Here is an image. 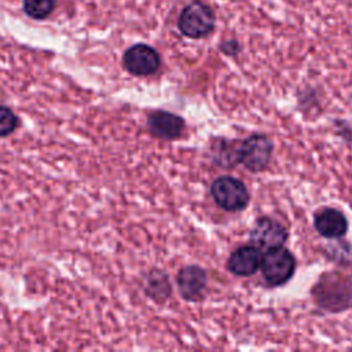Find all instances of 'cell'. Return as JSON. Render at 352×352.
<instances>
[{
    "label": "cell",
    "mask_w": 352,
    "mask_h": 352,
    "mask_svg": "<svg viewBox=\"0 0 352 352\" xmlns=\"http://www.w3.org/2000/svg\"><path fill=\"white\" fill-rule=\"evenodd\" d=\"M214 11L204 1L195 0L187 4L177 19L179 30L190 38H202L210 34L214 29Z\"/></svg>",
    "instance_id": "1"
},
{
    "label": "cell",
    "mask_w": 352,
    "mask_h": 352,
    "mask_svg": "<svg viewBox=\"0 0 352 352\" xmlns=\"http://www.w3.org/2000/svg\"><path fill=\"white\" fill-rule=\"evenodd\" d=\"M210 194L214 202L228 212L245 209L250 199L246 186L232 176H221L216 179L210 186Z\"/></svg>",
    "instance_id": "2"
},
{
    "label": "cell",
    "mask_w": 352,
    "mask_h": 352,
    "mask_svg": "<svg viewBox=\"0 0 352 352\" xmlns=\"http://www.w3.org/2000/svg\"><path fill=\"white\" fill-rule=\"evenodd\" d=\"M296 260L293 254L279 246L265 252L261 260V272L265 282L271 286H280L286 283L294 274Z\"/></svg>",
    "instance_id": "3"
},
{
    "label": "cell",
    "mask_w": 352,
    "mask_h": 352,
    "mask_svg": "<svg viewBox=\"0 0 352 352\" xmlns=\"http://www.w3.org/2000/svg\"><path fill=\"white\" fill-rule=\"evenodd\" d=\"M272 143L264 135H252L236 147V160L252 172L263 170L271 161Z\"/></svg>",
    "instance_id": "4"
},
{
    "label": "cell",
    "mask_w": 352,
    "mask_h": 352,
    "mask_svg": "<svg viewBox=\"0 0 352 352\" xmlns=\"http://www.w3.org/2000/svg\"><path fill=\"white\" fill-rule=\"evenodd\" d=\"M124 67L133 76L154 74L161 63L158 52L147 44H135L128 48L122 58Z\"/></svg>",
    "instance_id": "5"
},
{
    "label": "cell",
    "mask_w": 352,
    "mask_h": 352,
    "mask_svg": "<svg viewBox=\"0 0 352 352\" xmlns=\"http://www.w3.org/2000/svg\"><path fill=\"white\" fill-rule=\"evenodd\" d=\"M287 238L285 227L270 217H261L252 228L250 239L253 245L260 250H270L279 248Z\"/></svg>",
    "instance_id": "6"
},
{
    "label": "cell",
    "mask_w": 352,
    "mask_h": 352,
    "mask_svg": "<svg viewBox=\"0 0 352 352\" xmlns=\"http://www.w3.org/2000/svg\"><path fill=\"white\" fill-rule=\"evenodd\" d=\"M147 126L153 136L164 140H173L182 135L184 120L173 113L158 110L148 116Z\"/></svg>",
    "instance_id": "7"
},
{
    "label": "cell",
    "mask_w": 352,
    "mask_h": 352,
    "mask_svg": "<svg viewBox=\"0 0 352 352\" xmlns=\"http://www.w3.org/2000/svg\"><path fill=\"white\" fill-rule=\"evenodd\" d=\"M176 282L182 297L195 301L201 298L206 287V272L198 265H187L179 271Z\"/></svg>",
    "instance_id": "8"
},
{
    "label": "cell",
    "mask_w": 352,
    "mask_h": 352,
    "mask_svg": "<svg viewBox=\"0 0 352 352\" xmlns=\"http://www.w3.org/2000/svg\"><path fill=\"white\" fill-rule=\"evenodd\" d=\"M316 231L324 238H341L348 231V220L342 212L333 208H323L314 219Z\"/></svg>",
    "instance_id": "9"
},
{
    "label": "cell",
    "mask_w": 352,
    "mask_h": 352,
    "mask_svg": "<svg viewBox=\"0 0 352 352\" xmlns=\"http://www.w3.org/2000/svg\"><path fill=\"white\" fill-rule=\"evenodd\" d=\"M260 249L253 246H241L234 250L228 258V270L238 276H250L261 267Z\"/></svg>",
    "instance_id": "10"
},
{
    "label": "cell",
    "mask_w": 352,
    "mask_h": 352,
    "mask_svg": "<svg viewBox=\"0 0 352 352\" xmlns=\"http://www.w3.org/2000/svg\"><path fill=\"white\" fill-rule=\"evenodd\" d=\"M146 293L155 301H164L170 293L168 276L164 272L154 271L148 275L146 283Z\"/></svg>",
    "instance_id": "11"
},
{
    "label": "cell",
    "mask_w": 352,
    "mask_h": 352,
    "mask_svg": "<svg viewBox=\"0 0 352 352\" xmlns=\"http://www.w3.org/2000/svg\"><path fill=\"white\" fill-rule=\"evenodd\" d=\"M55 8V0H23V11L34 18L44 19Z\"/></svg>",
    "instance_id": "12"
},
{
    "label": "cell",
    "mask_w": 352,
    "mask_h": 352,
    "mask_svg": "<svg viewBox=\"0 0 352 352\" xmlns=\"http://www.w3.org/2000/svg\"><path fill=\"white\" fill-rule=\"evenodd\" d=\"M18 126V117L10 107L0 106V136H7Z\"/></svg>",
    "instance_id": "13"
},
{
    "label": "cell",
    "mask_w": 352,
    "mask_h": 352,
    "mask_svg": "<svg viewBox=\"0 0 352 352\" xmlns=\"http://www.w3.org/2000/svg\"><path fill=\"white\" fill-rule=\"evenodd\" d=\"M238 43L235 40H230V41H226L221 44V50L227 54H235L238 51Z\"/></svg>",
    "instance_id": "14"
}]
</instances>
